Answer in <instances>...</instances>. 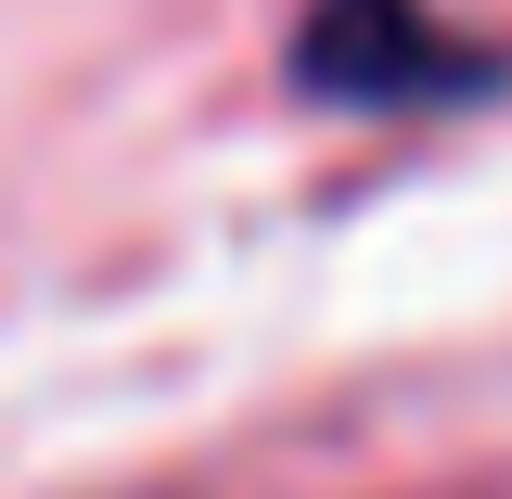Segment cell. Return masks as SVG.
Returning a JSON list of instances; mask_svg holds the SVG:
<instances>
[{
	"mask_svg": "<svg viewBox=\"0 0 512 499\" xmlns=\"http://www.w3.org/2000/svg\"><path fill=\"white\" fill-rule=\"evenodd\" d=\"M295 90H320V103H474V90H500V52L448 39L423 0H320L295 26Z\"/></svg>",
	"mask_w": 512,
	"mask_h": 499,
	"instance_id": "1",
	"label": "cell"
}]
</instances>
